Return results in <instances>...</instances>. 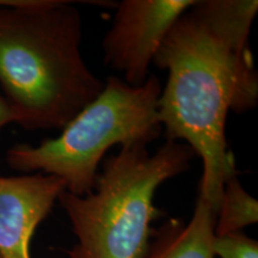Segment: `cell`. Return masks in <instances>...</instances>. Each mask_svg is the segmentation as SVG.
<instances>
[{"label":"cell","instance_id":"1","mask_svg":"<svg viewBox=\"0 0 258 258\" xmlns=\"http://www.w3.org/2000/svg\"><path fill=\"white\" fill-rule=\"evenodd\" d=\"M257 0H202L183 12L153 63L167 71L158 115L167 140H182L202 161L199 196L219 208L228 179L237 177L226 141L230 111L258 103V73L250 48Z\"/></svg>","mask_w":258,"mask_h":258},{"label":"cell","instance_id":"2","mask_svg":"<svg viewBox=\"0 0 258 258\" xmlns=\"http://www.w3.org/2000/svg\"><path fill=\"white\" fill-rule=\"evenodd\" d=\"M72 2L24 0L0 8V88L27 131L62 129L104 89L82 54Z\"/></svg>","mask_w":258,"mask_h":258},{"label":"cell","instance_id":"3","mask_svg":"<svg viewBox=\"0 0 258 258\" xmlns=\"http://www.w3.org/2000/svg\"><path fill=\"white\" fill-rule=\"evenodd\" d=\"M195 153L169 141L151 154L145 146L121 147L103 160L92 191H64L57 202L77 237L70 258H145L160 217L153 203L158 188L190 167Z\"/></svg>","mask_w":258,"mask_h":258},{"label":"cell","instance_id":"4","mask_svg":"<svg viewBox=\"0 0 258 258\" xmlns=\"http://www.w3.org/2000/svg\"><path fill=\"white\" fill-rule=\"evenodd\" d=\"M161 90L153 74L140 86L108 77L103 91L74 116L59 137L37 146L15 145L6 152V163L24 173L55 176L64 183L66 191L86 195L92 191L98 167L112 146L147 147L159 137Z\"/></svg>","mask_w":258,"mask_h":258},{"label":"cell","instance_id":"5","mask_svg":"<svg viewBox=\"0 0 258 258\" xmlns=\"http://www.w3.org/2000/svg\"><path fill=\"white\" fill-rule=\"evenodd\" d=\"M194 0H123L103 40L104 63L131 86L150 77V66L171 28Z\"/></svg>","mask_w":258,"mask_h":258},{"label":"cell","instance_id":"6","mask_svg":"<svg viewBox=\"0 0 258 258\" xmlns=\"http://www.w3.org/2000/svg\"><path fill=\"white\" fill-rule=\"evenodd\" d=\"M64 183L55 176L0 177V257L31 258V239L48 217Z\"/></svg>","mask_w":258,"mask_h":258},{"label":"cell","instance_id":"7","mask_svg":"<svg viewBox=\"0 0 258 258\" xmlns=\"http://www.w3.org/2000/svg\"><path fill=\"white\" fill-rule=\"evenodd\" d=\"M215 221L217 209L207 200L198 196L188 222L170 219L154 230L145 258H214Z\"/></svg>","mask_w":258,"mask_h":258},{"label":"cell","instance_id":"8","mask_svg":"<svg viewBox=\"0 0 258 258\" xmlns=\"http://www.w3.org/2000/svg\"><path fill=\"white\" fill-rule=\"evenodd\" d=\"M257 221V200L241 186L238 177H232L222 190L215 221V235L238 233Z\"/></svg>","mask_w":258,"mask_h":258},{"label":"cell","instance_id":"9","mask_svg":"<svg viewBox=\"0 0 258 258\" xmlns=\"http://www.w3.org/2000/svg\"><path fill=\"white\" fill-rule=\"evenodd\" d=\"M213 253L219 258H258V243L243 232L215 235Z\"/></svg>","mask_w":258,"mask_h":258},{"label":"cell","instance_id":"10","mask_svg":"<svg viewBox=\"0 0 258 258\" xmlns=\"http://www.w3.org/2000/svg\"><path fill=\"white\" fill-rule=\"evenodd\" d=\"M10 123H15V117L11 109L0 92V132L2 129Z\"/></svg>","mask_w":258,"mask_h":258},{"label":"cell","instance_id":"11","mask_svg":"<svg viewBox=\"0 0 258 258\" xmlns=\"http://www.w3.org/2000/svg\"><path fill=\"white\" fill-rule=\"evenodd\" d=\"M23 2L24 0H0V8L2 6H17Z\"/></svg>","mask_w":258,"mask_h":258},{"label":"cell","instance_id":"12","mask_svg":"<svg viewBox=\"0 0 258 258\" xmlns=\"http://www.w3.org/2000/svg\"><path fill=\"white\" fill-rule=\"evenodd\" d=\"M0 258H2V257H0Z\"/></svg>","mask_w":258,"mask_h":258}]
</instances>
